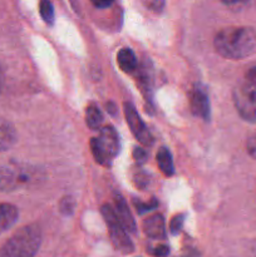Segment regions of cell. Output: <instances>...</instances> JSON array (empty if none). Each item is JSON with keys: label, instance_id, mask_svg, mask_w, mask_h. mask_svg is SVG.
Here are the masks:
<instances>
[{"label": "cell", "instance_id": "11", "mask_svg": "<svg viewBox=\"0 0 256 257\" xmlns=\"http://www.w3.org/2000/svg\"><path fill=\"white\" fill-rule=\"evenodd\" d=\"M18 133L14 124L5 118L0 117V153L7 152L15 146Z\"/></svg>", "mask_w": 256, "mask_h": 257}, {"label": "cell", "instance_id": "15", "mask_svg": "<svg viewBox=\"0 0 256 257\" xmlns=\"http://www.w3.org/2000/svg\"><path fill=\"white\" fill-rule=\"evenodd\" d=\"M85 123L90 130H100L103 123V114L99 108L95 105H89L85 110Z\"/></svg>", "mask_w": 256, "mask_h": 257}, {"label": "cell", "instance_id": "4", "mask_svg": "<svg viewBox=\"0 0 256 257\" xmlns=\"http://www.w3.org/2000/svg\"><path fill=\"white\" fill-rule=\"evenodd\" d=\"M90 148L95 161L102 166H109L119 152V138L112 125L99 130L97 137L90 140Z\"/></svg>", "mask_w": 256, "mask_h": 257}, {"label": "cell", "instance_id": "19", "mask_svg": "<svg viewBox=\"0 0 256 257\" xmlns=\"http://www.w3.org/2000/svg\"><path fill=\"white\" fill-rule=\"evenodd\" d=\"M74 200L72 197H64L60 201V211H62L64 215H72L73 211H74Z\"/></svg>", "mask_w": 256, "mask_h": 257}, {"label": "cell", "instance_id": "23", "mask_svg": "<svg viewBox=\"0 0 256 257\" xmlns=\"http://www.w3.org/2000/svg\"><path fill=\"white\" fill-rule=\"evenodd\" d=\"M93 5L95 8H99V9H104V8L110 7V5L114 3V0H90Z\"/></svg>", "mask_w": 256, "mask_h": 257}, {"label": "cell", "instance_id": "22", "mask_svg": "<svg viewBox=\"0 0 256 257\" xmlns=\"http://www.w3.org/2000/svg\"><path fill=\"white\" fill-rule=\"evenodd\" d=\"M147 152H146L143 148H135V151H133V158H135L136 162L138 163V165H143V163L147 161Z\"/></svg>", "mask_w": 256, "mask_h": 257}, {"label": "cell", "instance_id": "5", "mask_svg": "<svg viewBox=\"0 0 256 257\" xmlns=\"http://www.w3.org/2000/svg\"><path fill=\"white\" fill-rule=\"evenodd\" d=\"M100 211H102V216L107 223L110 241H112L115 250L122 252L123 255L132 253L135 251V246H133L132 240L128 236V231L123 227L120 221L118 220L114 208L109 205H103Z\"/></svg>", "mask_w": 256, "mask_h": 257}, {"label": "cell", "instance_id": "26", "mask_svg": "<svg viewBox=\"0 0 256 257\" xmlns=\"http://www.w3.org/2000/svg\"><path fill=\"white\" fill-rule=\"evenodd\" d=\"M3 85H4V72H3L2 67H0V92L3 89Z\"/></svg>", "mask_w": 256, "mask_h": 257}, {"label": "cell", "instance_id": "9", "mask_svg": "<svg viewBox=\"0 0 256 257\" xmlns=\"http://www.w3.org/2000/svg\"><path fill=\"white\" fill-rule=\"evenodd\" d=\"M113 208H114L118 220L120 221L123 227L128 231V233H136L137 230H136L135 218H133L124 198L120 195H117V193L114 195V207Z\"/></svg>", "mask_w": 256, "mask_h": 257}, {"label": "cell", "instance_id": "7", "mask_svg": "<svg viewBox=\"0 0 256 257\" xmlns=\"http://www.w3.org/2000/svg\"><path fill=\"white\" fill-rule=\"evenodd\" d=\"M124 115L127 119L128 125H130L131 131H132L133 136L142 143L143 146H151L153 143V138L151 136L150 131L146 127L145 122L142 118L140 117L138 112L136 110L135 105L132 103H124Z\"/></svg>", "mask_w": 256, "mask_h": 257}, {"label": "cell", "instance_id": "16", "mask_svg": "<svg viewBox=\"0 0 256 257\" xmlns=\"http://www.w3.org/2000/svg\"><path fill=\"white\" fill-rule=\"evenodd\" d=\"M39 12L43 20H44L47 24H53V23H54V7H53L50 0H40Z\"/></svg>", "mask_w": 256, "mask_h": 257}, {"label": "cell", "instance_id": "27", "mask_svg": "<svg viewBox=\"0 0 256 257\" xmlns=\"http://www.w3.org/2000/svg\"><path fill=\"white\" fill-rule=\"evenodd\" d=\"M183 257H200V253L196 252V251H192V252H188L187 255Z\"/></svg>", "mask_w": 256, "mask_h": 257}, {"label": "cell", "instance_id": "10", "mask_svg": "<svg viewBox=\"0 0 256 257\" xmlns=\"http://www.w3.org/2000/svg\"><path fill=\"white\" fill-rule=\"evenodd\" d=\"M143 232L153 240L166 238V225L162 215H153L143 222Z\"/></svg>", "mask_w": 256, "mask_h": 257}, {"label": "cell", "instance_id": "24", "mask_svg": "<svg viewBox=\"0 0 256 257\" xmlns=\"http://www.w3.org/2000/svg\"><path fill=\"white\" fill-rule=\"evenodd\" d=\"M246 80L256 85V65L246 72Z\"/></svg>", "mask_w": 256, "mask_h": 257}, {"label": "cell", "instance_id": "8", "mask_svg": "<svg viewBox=\"0 0 256 257\" xmlns=\"http://www.w3.org/2000/svg\"><path fill=\"white\" fill-rule=\"evenodd\" d=\"M191 110L196 117L207 120L210 118V100L206 89L201 85H195L190 92Z\"/></svg>", "mask_w": 256, "mask_h": 257}, {"label": "cell", "instance_id": "21", "mask_svg": "<svg viewBox=\"0 0 256 257\" xmlns=\"http://www.w3.org/2000/svg\"><path fill=\"white\" fill-rule=\"evenodd\" d=\"M246 151H247V153L251 157L256 160V132L247 138V142H246Z\"/></svg>", "mask_w": 256, "mask_h": 257}, {"label": "cell", "instance_id": "12", "mask_svg": "<svg viewBox=\"0 0 256 257\" xmlns=\"http://www.w3.org/2000/svg\"><path fill=\"white\" fill-rule=\"evenodd\" d=\"M19 218V210L12 203H0V233L5 232L17 223Z\"/></svg>", "mask_w": 256, "mask_h": 257}, {"label": "cell", "instance_id": "13", "mask_svg": "<svg viewBox=\"0 0 256 257\" xmlns=\"http://www.w3.org/2000/svg\"><path fill=\"white\" fill-rule=\"evenodd\" d=\"M117 63L120 69L125 73H132L137 67V58L130 48H123L117 54Z\"/></svg>", "mask_w": 256, "mask_h": 257}, {"label": "cell", "instance_id": "25", "mask_svg": "<svg viewBox=\"0 0 256 257\" xmlns=\"http://www.w3.org/2000/svg\"><path fill=\"white\" fill-rule=\"evenodd\" d=\"M223 4L230 5V7H236V5H242L247 3V0H221Z\"/></svg>", "mask_w": 256, "mask_h": 257}, {"label": "cell", "instance_id": "3", "mask_svg": "<svg viewBox=\"0 0 256 257\" xmlns=\"http://www.w3.org/2000/svg\"><path fill=\"white\" fill-rule=\"evenodd\" d=\"M40 178L39 171L23 163L0 166V192L10 193L28 187Z\"/></svg>", "mask_w": 256, "mask_h": 257}, {"label": "cell", "instance_id": "14", "mask_svg": "<svg viewBox=\"0 0 256 257\" xmlns=\"http://www.w3.org/2000/svg\"><path fill=\"white\" fill-rule=\"evenodd\" d=\"M157 163L160 166V170L165 176H172L175 173V166H173L172 155L168 151V148L162 147L157 152Z\"/></svg>", "mask_w": 256, "mask_h": 257}, {"label": "cell", "instance_id": "17", "mask_svg": "<svg viewBox=\"0 0 256 257\" xmlns=\"http://www.w3.org/2000/svg\"><path fill=\"white\" fill-rule=\"evenodd\" d=\"M183 222H185V215H177L171 220L170 223V231L172 235H177L181 232L183 227Z\"/></svg>", "mask_w": 256, "mask_h": 257}, {"label": "cell", "instance_id": "2", "mask_svg": "<svg viewBox=\"0 0 256 257\" xmlns=\"http://www.w3.org/2000/svg\"><path fill=\"white\" fill-rule=\"evenodd\" d=\"M42 238V230L38 225L23 226L0 246V257H35Z\"/></svg>", "mask_w": 256, "mask_h": 257}, {"label": "cell", "instance_id": "20", "mask_svg": "<svg viewBox=\"0 0 256 257\" xmlns=\"http://www.w3.org/2000/svg\"><path fill=\"white\" fill-rule=\"evenodd\" d=\"M147 251L153 257H166L170 253V247L166 245H158L155 247H148Z\"/></svg>", "mask_w": 256, "mask_h": 257}, {"label": "cell", "instance_id": "1", "mask_svg": "<svg viewBox=\"0 0 256 257\" xmlns=\"http://www.w3.org/2000/svg\"><path fill=\"white\" fill-rule=\"evenodd\" d=\"M213 45L221 57L245 59L256 53V30L250 27L225 28L216 34Z\"/></svg>", "mask_w": 256, "mask_h": 257}, {"label": "cell", "instance_id": "6", "mask_svg": "<svg viewBox=\"0 0 256 257\" xmlns=\"http://www.w3.org/2000/svg\"><path fill=\"white\" fill-rule=\"evenodd\" d=\"M233 104L238 115L248 123H256V85L241 83L233 90Z\"/></svg>", "mask_w": 256, "mask_h": 257}, {"label": "cell", "instance_id": "18", "mask_svg": "<svg viewBox=\"0 0 256 257\" xmlns=\"http://www.w3.org/2000/svg\"><path fill=\"white\" fill-rule=\"evenodd\" d=\"M135 203V207L137 208L138 213H145L148 212V211L153 210V208L157 207V201L152 200L151 202H142V201H133Z\"/></svg>", "mask_w": 256, "mask_h": 257}]
</instances>
